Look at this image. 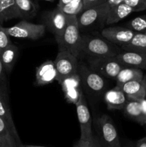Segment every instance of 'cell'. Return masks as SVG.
Masks as SVG:
<instances>
[{"mask_svg":"<svg viewBox=\"0 0 146 147\" xmlns=\"http://www.w3.org/2000/svg\"><path fill=\"white\" fill-rule=\"evenodd\" d=\"M120 50L117 45L103 37L86 34L82 35L80 54L88 55L90 58L115 57Z\"/></svg>","mask_w":146,"mask_h":147,"instance_id":"obj_1","label":"cell"},{"mask_svg":"<svg viewBox=\"0 0 146 147\" xmlns=\"http://www.w3.org/2000/svg\"><path fill=\"white\" fill-rule=\"evenodd\" d=\"M110 6L106 2L84 9L77 15L80 31H90L100 28L106 24Z\"/></svg>","mask_w":146,"mask_h":147,"instance_id":"obj_2","label":"cell"},{"mask_svg":"<svg viewBox=\"0 0 146 147\" xmlns=\"http://www.w3.org/2000/svg\"><path fill=\"white\" fill-rule=\"evenodd\" d=\"M59 50H65L77 57L80 55L82 34L77 23V16H68L67 26L62 34L56 40Z\"/></svg>","mask_w":146,"mask_h":147,"instance_id":"obj_3","label":"cell"},{"mask_svg":"<svg viewBox=\"0 0 146 147\" xmlns=\"http://www.w3.org/2000/svg\"><path fill=\"white\" fill-rule=\"evenodd\" d=\"M77 73L80 77L82 86L88 93L99 96L105 90L107 83L104 78L92 70L89 66L82 63H78Z\"/></svg>","mask_w":146,"mask_h":147,"instance_id":"obj_4","label":"cell"},{"mask_svg":"<svg viewBox=\"0 0 146 147\" xmlns=\"http://www.w3.org/2000/svg\"><path fill=\"white\" fill-rule=\"evenodd\" d=\"M94 128L97 136L106 147H122L117 129L110 116L103 114L97 118Z\"/></svg>","mask_w":146,"mask_h":147,"instance_id":"obj_5","label":"cell"},{"mask_svg":"<svg viewBox=\"0 0 146 147\" xmlns=\"http://www.w3.org/2000/svg\"><path fill=\"white\" fill-rule=\"evenodd\" d=\"M5 30L10 37L37 40L44 35L46 27L43 24H33L23 20L15 25L5 27Z\"/></svg>","mask_w":146,"mask_h":147,"instance_id":"obj_6","label":"cell"},{"mask_svg":"<svg viewBox=\"0 0 146 147\" xmlns=\"http://www.w3.org/2000/svg\"><path fill=\"white\" fill-rule=\"evenodd\" d=\"M54 62L57 73L56 80H57L60 84L67 77L77 73L78 57L70 52L59 50Z\"/></svg>","mask_w":146,"mask_h":147,"instance_id":"obj_7","label":"cell"},{"mask_svg":"<svg viewBox=\"0 0 146 147\" xmlns=\"http://www.w3.org/2000/svg\"><path fill=\"white\" fill-rule=\"evenodd\" d=\"M89 67L104 78L115 80L119 72L124 66L117 60L116 57L90 58Z\"/></svg>","mask_w":146,"mask_h":147,"instance_id":"obj_8","label":"cell"},{"mask_svg":"<svg viewBox=\"0 0 146 147\" xmlns=\"http://www.w3.org/2000/svg\"><path fill=\"white\" fill-rule=\"evenodd\" d=\"M43 24L46 29L54 34L55 40L62 34L68 21V15L64 14L58 7L52 11L44 13L42 16Z\"/></svg>","mask_w":146,"mask_h":147,"instance_id":"obj_9","label":"cell"},{"mask_svg":"<svg viewBox=\"0 0 146 147\" xmlns=\"http://www.w3.org/2000/svg\"><path fill=\"white\" fill-rule=\"evenodd\" d=\"M77 119L80 128V139L84 141H90L93 136L92 121L90 112L89 111L87 102L84 98V95L80 96V99L76 103Z\"/></svg>","mask_w":146,"mask_h":147,"instance_id":"obj_10","label":"cell"},{"mask_svg":"<svg viewBox=\"0 0 146 147\" xmlns=\"http://www.w3.org/2000/svg\"><path fill=\"white\" fill-rule=\"evenodd\" d=\"M135 33V32L128 27H117V26L106 27L101 32L102 37L105 38L110 42L121 47L128 43Z\"/></svg>","mask_w":146,"mask_h":147,"instance_id":"obj_11","label":"cell"},{"mask_svg":"<svg viewBox=\"0 0 146 147\" xmlns=\"http://www.w3.org/2000/svg\"><path fill=\"white\" fill-rule=\"evenodd\" d=\"M36 84L46 86L57 80V73L54 62L47 60L36 68Z\"/></svg>","mask_w":146,"mask_h":147,"instance_id":"obj_12","label":"cell"},{"mask_svg":"<svg viewBox=\"0 0 146 147\" xmlns=\"http://www.w3.org/2000/svg\"><path fill=\"white\" fill-rule=\"evenodd\" d=\"M124 67L146 69V54L132 51H120L115 56Z\"/></svg>","mask_w":146,"mask_h":147,"instance_id":"obj_13","label":"cell"},{"mask_svg":"<svg viewBox=\"0 0 146 147\" xmlns=\"http://www.w3.org/2000/svg\"><path fill=\"white\" fill-rule=\"evenodd\" d=\"M104 100L108 109L111 110H123L128 100L124 92L117 86L104 93Z\"/></svg>","mask_w":146,"mask_h":147,"instance_id":"obj_14","label":"cell"},{"mask_svg":"<svg viewBox=\"0 0 146 147\" xmlns=\"http://www.w3.org/2000/svg\"><path fill=\"white\" fill-rule=\"evenodd\" d=\"M120 88L127 96V100L140 101L146 98L145 88L143 80L129 81L122 85Z\"/></svg>","mask_w":146,"mask_h":147,"instance_id":"obj_15","label":"cell"},{"mask_svg":"<svg viewBox=\"0 0 146 147\" xmlns=\"http://www.w3.org/2000/svg\"><path fill=\"white\" fill-rule=\"evenodd\" d=\"M19 55L18 47L14 44H11L6 48L1 50L0 60L4 67L7 74H10Z\"/></svg>","mask_w":146,"mask_h":147,"instance_id":"obj_16","label":"cell"},{"mask_svg":"<svg viewBox=\"0 0 146 147\" xmlns=\"http://www.w3.org/2000/svg\"><path fill=\"white\" fill-rule=\"evenodd\" d=\"M133 9L127 6V4H125L124 2L121 4L116 5L115 7H110L108 15H107V21H106V24L110 25V24H115L118 22L121 21L126 17L133 12Z\"/></svg>","mask_w":146,"mask_h":147,"instance_id":"obj_17","label":"cell"},{"mask_svg":"<svg viewBox=\"0 0 146 147\" xmlns=\"http://www.w3.org/2000/svg\"><path fill=\"white\" fill-rule=\"evenodd\" d=\"M143 72L142 69L135 68V67H123L121 69L117 77L115 78L116 86H121L122 85L129 81L136 80H143Z\"/></svg>","mask_w":146,"mask_h":147,"instance_id":"obj_18","label":"cell"},{"mask_svg":"<svg viewBox=\"0 0 146 147\" xmlns=\"http://www.w3.org/2000/svg\"><path fill=\"white\" fill-rule=\"evenodd\" d=\"M15 18H20L15 0H0V24Z\"/></svg>","mask_w":146,"mask_h":147,"instance_id":"obj_19","label":"cell"},{"mask_svg":"<svg viewBox=\"0 0 146 147\" xmlns=\"http://www.w3.org/2000/svg\"><path fill=\"white\" fill-rule=\"evenodd\" d=\"M122 50L146 54V34L136 32L132 40L121 47Z\"/></svg>","mask_w":146,"mask_h":147,"instance_id":"obj_20","label":"cell"},{"mask_svg":"<svg viewBox=\"0 0 146 147\" xmlns=\"http://www.w3.org/2000/svg\"><path fill=\"white\" fill-rule=\"evenodd\" d=\"M123 110L128 117L135 121L142 126H144V121H143V111H142V106L140 101L128 100Z\"/></svg>","mask_w":146,"mask_h":147,"instance_id":"obj_21","label":"cell"},{"mask_svg":"<svg viewBox=\"0 0 146 147\" xmlns=\"http://www.w3.org/2000/svg\"><path fill=\"white\" fill-rule=\"evenodd\" d=\"M15 2L20 18L29 20L35 17L37 7L31 0H15Z\"/></svg>","mask_w":146,"mask_h":147,"instance_id":"obj_22","label":"cell"},{"mask_svg":"<svg viewBox=\"0 0 146 147\" xmlns=\"http://www.w3.org/2000/svg\"><path fill=\"white\" fill-rule=\"evenodd\" d=\"M61 11L68 16H77L84 10L83 0H72L67 4L57 6Z\"/></svg>","mask_w":146,"mask_h":147,"instance_id":"obj_23","label":"cell"},{"mask_svg":"<svg viewBox=\"0 0 146 147\" xmlns=\"http://www.w3.org/2000/svg\"><path fill=\"white\" fill-rule=\"evenodd\" d=\"M0 117L2 118L8 123L9 126H10V128L12 129L14 133L18 134L15 124L13 121L11 110H10L9 106V100H5L1 97H0Z\"/></svg>","mask_w":146,"mask_h":147,"instance_id":"obj_24","label":"cell"},{"mask_svg":"<svg viewBox=\"0 0 146 147\" xmlns=\"http://www.w3.org/2000/svg\"><path fill=\"white\" fill-rule=\"evenodd\" d=\"M60 85H61L63 91L82 88L81 80H80V77L78 73H76L64 78L60 83Z\"/></svg>","mask_w":146,"mask_h":147,"instance_id":"obj_25","label":"cell"},{"mask_svg":"<svg viewBox=\"0 0 146 147\" xmlns=\"http://www.w3.org/2000/svg\"><path fill=\"white\" fill-rule=\"evenodd\" d=\"M8 93V81H7V73L0 60V97L9 100Z\"/></svg>","mask_w":146,"mask_h":147,"instance_id":"obj_26","label":"cell"},{"mask_svg":"<svg viewBox=\"0 0 146 147\" xmlns=\"http://www.w3.org/2000/svg\"><path fill=\"white\" fill-rule=\"evenodd\" d=\"M127 27L135 32H144L146 30V14L132 20L127 24Z\"/></svg>","mask_w":146,"mask_h":147,"instance_id":"obj_27","label":"cell"},{"mask_svg":"<svg viewBox=\"0 0 146 147\" xmlns=\"http://www.w3.org/2000/svg\"><path fill=\"white\" fill-rule=\"evenodd\" d=\"M0 135L7 138L14 139L17 142H19V144H21L19 135L13 131L12 129L10 128L8 123L1 117H0Z\"/></svg>","mask_w":146,"mask_h":147,"instance_id":"obj_28","label":"cell"},{"mask_svg":"<svg viewBox=\"0 0 146 147\" xmlns=\"http://www.w3.org/2000/svg\"><path fill=\"white\" fill-rule=\"evenodd\" d=\"M123 2L131 7L134 11H140L146 9V2L145 0H124Z\"/></svg>","mask_w":146,"mask_h":147,"instance_id":"obj_29","label":"cell"},{"mask_svg":"<svg viewBox=\"0 0 146 147\" xmlns=\"http://www.w3.org/2000/svg\"><path fill=\"white\" fill-rule=\"evenodd\" d=\"M11 44L12 43L10 39V36L6 31L5 27H2L1 24H0V48L3 50Z\"/></svg>","mask_w":146,"mask_h":147,"instance_id":"obj_30","label":"cell"},{"mask_svg":"<svg viewBox=\"0 0 146 147\" xmlns=\"http://www.w3.org/2000/svg\"><path fill=\"white\" fill-rule=\"evenodd\" d=\"M22 144H19L14 139L7 138L0 135V147H20Z\"/></svg>","mask_w":146,"mask_h":147,"instance_id":"obj_31","label":"cell"},{"mask_svg":"<svg viewBox=\"0 0 146 147\" xmlns=\"http://www.w3.org/2000/svg\"><path fill=\"white\" fill-rule=\"evenodd\" d=\"M107 0H83L84 2V9L89 8V7H93V6L99 5V4H103L106 2Z\"/></svg>","mask_w":146,"mask_h":147,"instance_id":"obj_32","label":"cell"},{"mask_svg":"<svg viewBox=\"0 0 146 147\" xmlns=\"http://www.w3.org/2000/svg\"><path fill=\"white\" fill-rule=\"evenodd\" d=\"M91 146L92 147H106L103 144L102 142L100 141L97 135L93 134L92 138L91 139Z\"/></svg>","mask_w":146,"mask_h":147,"instance_id":"obj_33","label":"cell"},{"mask_svg":"<svg viewBox=\"0 0 146 147\" xmlns=\"http://www.w3.org/2000/svg\"><path fill=\"white\" fill-rule=\"evenodd\" d=\"M73 147H92L91 146V140L90 141H84L79 139Z\"/></svg>","mask_w":146,"mask_h":147,"instance_id":"obj_34","label":"cell"},{"mask_svg":"<svg viewBox=\"0 0 146 147\" xmlns=\"http://www.w3.org/2000/svg\"><path fill=\"white\" fill-rule=\"evenodd\" d=\"M142 106V111H143V121H144V125H146V99L140 100Z\"/></svg>","mask_w":146,"mask_h":147,"instance_id":"obj_35","label":"cell"},{"mask_svg":"<svg viewBox=\"0 0 146 147\" xmlns=\"http://www.w3.org/2000/svg\"><path fill=\"white\" fill-rule=\"evenodd\" d=\"M135 147H146V136L139 139L136 142Z\"/></svg>","mask_w":146,"mask_h":147,"instance_id":"obj_36","label":"cell"},{"mask_svg":"<svg viewBox=\"0 0 146 147\" xmlns=\"http://www.w3.org/2000/svg\"><path fill=\"white\" fill-rule=\"evenodd\" d=\"M123 1H124V0H107V2L108 3L110 7H113L116 5H118V4L123 3Z\"/></svg>","mask_w":146,"mask_h":147,"instance_id":"obj_37","label":"cell"},{"mask_svg":"<svg viewBox=\"0 0 146 147\" xmlns=\"http://www.w3.org/2000/svg\"><path fill=\"white\" fill-rule=\"evenodd\" d=\"M71 1H72V0H59V3L57 6L64 5V4H67V3L70 2Z\"/></svg>","mask_w":146,"mask_h":147,"instance_id":"obj_38","label":"cell"},{"mask_svg":"<svg viewBox=\"0 0 146 147\" xmlns=\"http://www.w3.org/2000/svg\"><path fill=\"white\" fill-rule=\"evenodd\" d=\"M125 147H135V144H133L131 142H129V143L126 144Z\"/></svg>","mask_w":146,"mask_h":147,"instance_id":"obj_39","label":"cell"},{"mask_svg":"<svg viewBox=\"0 0 146 147\" xmlns=\"http://www.w3.org/2000/svg\"><path fill=\"white\" fill-rule=\"evenodd\" d=\"M143 83H144L145 88V92H146V75H145V76H143Z\"/></svg>","mask_w":146,"mask_h":147,"instance_id":"obj_40","label":"cell"},{"mask_svg":"<svg viewBox=\"0 0 146 147\" xmlns=\"http://www.w3.org/2000/svg\"><path fill=\"white\" fill-rule=\"evenodd\" d=\"M43 1H54V0H43Z\"/></svg>","mask_w":146,"mask_h":147,"instance_id":"obj_41","label":"cell"},{"mask_svg":"<svg viewBox=\"0 0 146 147\" xmlns=\"http://www.w3.org/2000/svg\"><path fill=\"white\" fill-rule=\"evenodd\" d=\"M1 49L0 48V54H1Z\"/></svg>","mask_w":146,"mask_h":147,"instance_id":"obj_42","label":"cell"},{"mask_svg":"<svg viewBox=\"0 0 146 147\" xmlns=\"http://www.w3.org/2000/svg\"><path fill=\"white\" fill-rule=\"evenodd\" d=\"M144 33H145V34H146V30H145V32H144Z\"/></svg>","mask_w":146,"mask_h":147,"instance_id":"obj_43","label":"cell"},{"mask_svg":"<svg viewBox=\"0 0 146 147\" xmlns=\"http://www.w3.org/2000/svg\"><path fill=\"white\" fill-rule=\"evenodd\" d=\"M145 2H146V0H145Z\"/></svg>","mask_w":146,"mask_h":147,"instance_id":"obj_44","label":"cell"}]
</instances>
